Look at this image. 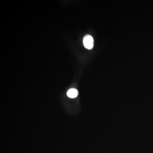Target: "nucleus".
<instances>
[{
    "mask_svg": "<svg viewBox=\"0 0 153 153\" xmlns=\"http://www.w3.org/2000/svg\"><path fill=\"white\" fill-rule=\"evenodd\" d=\"M83 43L85 48L88 49H92L94 46L93 37L89 35L85 36L83 39Z\"/></svg>",
    "mask_w": 153,
    "mask_h": 153,
    "instance_id": "1",
    "label": "nucleus"
},
{
    "mask_svg": "<svg viewBox=\"0 0 153 153\" xmlns=\"http://www.w3.org/2000/svg\"><path fill=\"white\" fill-rule=\"evenodd\" d=\"M67 95L69 97L71 98H75L78 95V92L75 89H69L67 92Z\"/></svg>",
    "mask_w": 153,
    "mask_h": 153,
    "instance_id": "2",
    "label": "nucleus"
}]
</instances>
